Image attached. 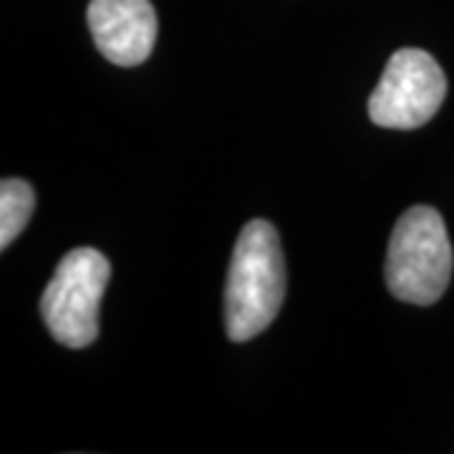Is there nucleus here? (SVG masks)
Here are the masks:
<instances>
[{
  "mask_svg": "<svg viewBox=\"0 0 454 454\" xmlns=\"http://www.w3.org/2000/svg\"><path fill=\"white\" fill-rule=\"evenodd\" d=\"M452 243L434 207L417 205L394 225L387 253V286L394 298L432 306L444 295L452 278Z\"/></svg>",
  "mask_w": 454,
  "mask_h": 454,
  "instance_id": "obj_2",
  "label": "nucleus"
},
{
  "mask_svg": "<svg viewBox=\"0 0 454 454\" xmlns=\"http://www.w3.org/2000/svg\"><path fill=\"white\" fill-rule=\"evenodd\" d=\"M33 207H35V195L26 179H3L0 184V247L3 250L26 230Z\"/></svg>",
  "mask_w": 454,
  "mask_h": 454,
  "instance_id": "obj_6",
  "label": "nucleus"
},
{
  "mask_svg": "<svg viewBox=\"0 0 454 454\" xmlns=\"http://www.w3.org/2000/svg\"><path fill=\"white\" fill-rule=\"evenodd\" d=\"M447 97V76L432 53L399 49L381 74L369 98V116L384 129H419Z\"/></svg>",
  "mask_w": 454,
  "mask_h": 454,
  "instance_id": "obj_4",
  "label": "nucleus"
},
{
  "mask_svg": "<svg viewBox=\"0 0 454 454\" xmlns=\"http://www.w3.org/2000/svg\"><path fill=\"white\" fill-rule=\"evenodd\" d=\"M286 298V258L276 227L250 220L243 227L225 286L227 336L238 343L260 336L276 321Z\"/></svg>",
  "mask_w": 454,
  "mask_h": 454,
  "instance_id": "obj_1",
  "label": "nucleus"
},
{
  "mask_svg": "<svg viewBox=\"0 0 454 454\" xmlns=\"http://www.w3.org/2000/svg\"><path fill=\"white\" fill-rule=\"evenodd\" d=\"M89 31L98 53L116 66H139L157 41V13L149 0H91Z\"/></svg>",
  "mask_w": 454,
  "mask_h": 454,
  "instance_id": "obj_5",
  "label": "nucleus"
},
{
  "mask_svg": "<svg viewBox=\"0 0 454 454\" xmlns=\"http://www.w3.org/2000/svg\"><path fill=\"white\" fill-rule=\"evenodd\" d=\"M112 262L94 247H76L59 262L41 298L49 333L68 348H86L98 336V309Z\"/></svg>",
  "mask_w": 454,
  "mask_h": 454,
  "instance_id": "obj_3",
  "label": "nucleus"
}]
</instances>
